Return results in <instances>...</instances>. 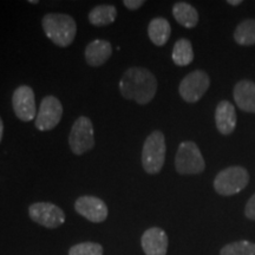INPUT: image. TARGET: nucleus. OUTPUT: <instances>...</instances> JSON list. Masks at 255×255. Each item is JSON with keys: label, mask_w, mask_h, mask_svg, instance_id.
<instances>
[{"label": "nucleus", "mask_w": 255, "mask_h": 255, "mask_svg": "<svg viewBox=\"0 0 255 255\" xmlns=\"http://www.w3.org/2000/svg\"><path fill=\"white\" fill-rule=\"evenodd\" d=\"M117 18V8L114 5L95 6L89 13V20L95 26H107Z\"/></svg>", "instance_id": "nucleus-18"}, {"label": "nucleus", "mask_w": 255, "mask_h": 255, "mask_svg": "<svg viewBox=\"0 0 255 255\" xmlns=\"http://www.w3.org/2000/svg\"><path fill=\"white\" fill-rule=\"evenodd\" d=\"M170 24L165 18H154L149 23L148 36L156 46H163L170 38Z\"/></svg>", "instance_id": "nucleus-17"}, {"label": "nucleus", "mask_w": 255, "mask_h": 255, "mask_svg": "<svg viewBox=\"0 0 255 255\" xmlns=\"http://www.w3.org/2000/svg\"><path fill=\"white\" fill-rule=\"evenodd\" d=\"M165 137L163 132L155 130L145 138L142 150V165L145 173L156 175L162 170L165 161Z\"/></svg>", "instance_id": "nucleus-3"}, {"label": "nucleus", "mask_w": 255, "mask_h": 255, "mask_svg": "<svg viewBox=\"0 0 255 255\" xmlns=\"http://www.w3.org/2000/svg\"><path fill=\"white\" fill-rule=\"evenodd\" d=\"M173 15L178 24L187 28H194L199 23V13L193 5L178 1L173 6Z\"/></svg>", "instance_id": "nucleus-16"}, {"label": "nucleus", "mask_w": 255, "mask_h": 255, "mask_svg": "<svg viewBox=\"0 0 255 255\" xmlns=\"http://www.w3.org/2000/svg\"><path fill=\"white\" fill-rule=\"evenodd\" d=\"M173 60L177 66H187L194 60V50L190 40L178 39L173 47Z\"/></svg>", "instance_id": "nucleus-19"}, {"label": "nucleus", "mask_w": 255, "mask_h": 255, "mask_svg": "<svg viewBox=\"0 0 255 255\" xmlns=\"http://www.w3.org/2000/svg\"><path fill=\"white\" fill-rule=\"evenodd\" d=\"M227 4L232 6H238L242 4V0H227Z\"/></svg>", "instance_id": "nucleus-25"}, {"label": "nucleus", "mask_w": 255, "mask_h": 255, "mask_svg": "<svg viewBox=\"0 0 255 255\" xmlns=\"http://www.w3.org/2000/svg\"><path fill=\"white\" fill-rule=\"evenodd\" d=\"M28 2H30V4H38L37 0H30V1H28Z\"/></svg>", "instance_id": "nucleus-27"}, {"label": "nucleus", "mask_w": 255, "mask_h": 255, "mask_svg": "<svg viewBox=\"0 0 255 255\" xmlns=\"http://www.w3.org/2000/svg\"><path fill=\"white\" fill-rule=\"evenodd\" d=\"M235 103L242 111L255 114V83L242 79L237 83L233 90Z\"/></svg>", "instance_id": "nucleus-14"}, {"label": "nucleus", "mask_w": 255, "mask_h": 255, "mask_svg": "<svg viewBox=\"0 0 255 255\" xmlns=\"http://www.w3.org/2000/svg\"><path fill=\"white\" fill-rule=\"evenodd\" d=\"M63 116V105L55 96H46L41 101L36 117V128L40 131H49L58 126Z\"/></svg>", "instance_id": "nucleus-9"}, {"label": "nucleus", "mask_w": 255, "mask_h": 255, "mask_svg": "<svg viewBox=\"0 0 255 255\" xmlns=\"http://www.w3.org/2000/svg\"><path fill=\"white\" fill-rule=\"evenodd\" d=\"M220 255H255V244L247 240L232 242L221 248Z\"/></svg>", "instance_id": "nucleus-21"}, {"label": "nucleus", "mask_w": 255, "mask_h": 255, "mask_svg": "<svg viewBox=\"0 0 255 255\" xmlns=\"http://www.w3.org/2000/svg\"><path fill=\"white\" fill-rule=\"evenodd\" d=\"M215 124L222 135H231L237 127V111L229 101H221L215 109Z\"/></svg>", "instance_id": "nucleus-13"}, {"label": "nucleus", "mask_w": 255, "mask_h": 255, "mask_svg": "<svg viewBox=\"0 0 255 255\" xmlns=\"http://www.w3.org/2000/svg\"><path fill=\"white\" fill-rule=\"evenodd\" d=\"M157 85L154 73L144 68L133 66L123 73L120 81V92L126 100L144 105L154 100Z\"/></svg>", "instance_id": "nucleus-1"}, {"label": "nucleus", "mask_w": 255, "mask_h": 255, "mask_svg": "<svg viewBox=\"0 0 255 255\" xmlns=\"http://www.w3.org/2000/svg\"><path fill=\"white\" fill-rule=\"evenodd\" d=\"M69 255H103V247L96 242H82L70 248Z\"/></svg>", "instance_id": "nucleus-22"}, {"label": "nucleus", "mask_w": 255, "mask_h": 255, "mask_svg": "<svg viewBox=\"0 0 255 255\" xmlns=\"http://www.w3.org/2000/svg\"><path fill=\"white\" fill-rule=\"evenodd\" d=\"M41 26L47 38L59 47L71 45L77 33V24L71 15L47 13L41 19Z\"/></svg>", "instance_id": "nucleus-2"}, {"label": "nucleus", "mask_w": 255, "mask_h": 255, "mask_svg": "<svg viewBox=\"0 0 255 255\" xmlns=\"http://www.w3.org/2000/svg\"><path fill=\"white\" fill-rule=\"evenodd\" d=\"M250 183V173L240 165L228 167L216 175L214 189L222 196H233L239 194Z\"/></svg>", "instance_id": "nucleus-4"}, {"label": "nucleus", "mask_w": 255, "mask_h": 255, "mask_svg": "<svg viewBox=\"0 0 255 255\" xmlns=\"http://www.w3.org/2000/svg\"><path fill=\"white\" fill-rule=\"evenodd\" d=\"M141 245L145 255H165L168 251V235L163 229L152 227L143 233Z\"/></svg>", "instance_id": "nucleus-12"}, {"label": "nucleus", "mask_w": 255, "mask_h": 255, "mask_svg": "<svg viewBox=\"0 0 255 255\" xmlns=\"http://www.w3.org/2000/svg\"><path fill=\"white\" fill-rule=\"evenodd\" d=\"M245 215H246L247 219L252 220V221H255V194L251 196V199L248 200L246 203V207H245Z\"/></svg>", "instance_id": "nucleus-23"}, {"label": "nucleus", "mask_w": 255, "mask_h": 255, "mask_svg": "<svg viewBox=\"0 0 255 255\" xmlns=\"http://www.w3.org/2000/svg\"><path fill=\"white\" fill-rule=\"evenodd\" d=\"M210 87L208 73L203 70H195L188 73L180 83L178 92L187 103H196L205 96Z\"/></svg>", "instance_id": "nucleus-7"}, {"label": "nucleus", "mask_w": 255, "mask_h": 255, "mask_svg": "<svg viewBox=\"0 0 255 255\" xmlns=\"http://www.w3.org/2000/svg\"><path fill=\"white\" fill-rule=\"evenodd\" d=\"M2 135H4V123H2L1 117H0V143H1Z\"/></svg>", "instance_id": "nucleus-26"}, {"label": "nucleus", "mask_w": 255, "mask_h": 255, "mask_svg": "<svg viewBox=\"0 0 255 255\" xmlns=\"http://www.w3.org/2000/svg\"><path fill=\"white\" fill-rule=\"evenodd\" d=\"M12 107L15 116L23 122H31L37 113L34 92L28 85H20L12 96Z\"/></svg>", "instance_id": "nucleus-10"}, {"label": "nucleus", "mask_w": 255, "mask_h": 255, "mask_svg": "<svg viewBox=\"0 0 255 255\" xmlns=\"http://www.w3.org/2000/svg\"><path fill=\"white\" fill-rule=\"evenodd\" d=\"M123 4L127 8L131 9V11H135V9L141 8L142 6L145 4V1L144 0H124Z\"/></svg>", "instance_id": "nucleus-24"}, {"label": "nucleus", "mask_w": 255, "mask_h": 255, "mask_svg": "<svg viewBox=\"0 0 255 255\" xmlns=\"http://www.w3.org/2000/svg\"><path fill=\"white\" fill-rule=\"evenodd\" d=\"M113 55L111 43L104 39H96L88 44L85 49V60L90 66L97 68L109 60Z\"/></svg>", "instance_id": "nucleus-15"}, {"label": "nucleus", "mask_w": 255, "mask_h": 255, "mask_svg": "<svg viewBox=\"0 0 255 255\" xmlns=\"http://www.w3.org/2000/svg\"><path fill=\"white\" fill-rule=\"evenodd\" d=\"M75 209L79 215L84 216L90 222L101 223L108 218V207L100 197L85 195L76 200Z\"/></svg>", "instance_id": "nucleus-11"}, {"label": "nucleus", "mask_w": 255, "mask_h": 255, "mask_svg": "<svg viewBox=\"0 0 255 255\" xmlns=\"http://www.w3.org/2000/svg\"><path fill=\"white\" fill-rule=\"evenodd\" d=\"M234 39L239 45H255V19H246L235 28Z\"/></svg>", "instance_id": "nucleus-20"}, {"label": "nucleus", "mask_w": 255, "mask_h": 255, "mask_svg": "<svg viewBox=\"0 0 255 255\" xmlns=\"http://www.w3.org/2000/svg\"><path fill=\"white\" fill-rule=\"evenodd\" d=\"M69 145L75 155L81 156L95 146L94 126L90 119L81 116L76 120L69 135Z\"/></svg>", "instance_id": "nucleus-6"}, {"label": "nucleus", "mask_w": 255, "mask_h": 255, "mask_svg": "<svg viewBox=\"0 0 255 255\" xmlns=\"http://www.w3.org/2000/svg\"><path fill=\"white\" fill-rule=\"evenodd\" d=\"M32 221L45 228H58L65 222V213L58 206L50 202H36L28 207Z\"/></svg>", "instance_id": "nucleus-8"}, {"label": "nucleus", "mask_w": 255, "mask_h": 255, "mask_svg": "<svg viewBox=\"0 0 255 255\" xmlns=\"http://www.w3.org/2000/svg\"><path fill=\"white\" fill-rule=\"evenodd\" d=\"M175 169L180 175H197L205 171L206 162L196 143L184 141L178 145Z\"/></svg>", "instance_id": "nucleus-5"}]
</instances>
